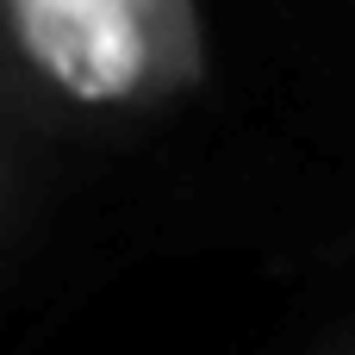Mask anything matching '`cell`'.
Instances as JSON below:
<instances>
[{
	"mask_svg": "<svg viewBox=\"0 0 355 355\" xmlns=\"http://www.w3.org/2000/svg\"><path fill=\"white\" fill-rule=\"evenodd\" d=\"M175 243H355V87L300 0H0L6 293Z\"/></svg>",
	"mask_w": 355,
	"mask_h": 355,
	"instance_id": "cell-1",
	"label": "cell"
},
{
	"mask_svg": "<svg viewBox=\"0 0 355 355\" xmlns=\"http://www.w3.org/2000/svg\"><path fill=\"white\" fill-rule=\"evenodd\" d=\"M343 6H355V0H343Z\"/></svg>",
	"mask_w": 355,
	"mask_h": 355,
	"instance_id": "cell-2",
	"label": "cell"
},
{
	"mask_svg": "<svg viewBox=\"0 0 355 355\" xmlns=\"http://www.w3.org/2000/svg\"><path fill=\"white\" fill-rule=\"evenodd\" d=\"M349 355H355V349H349Z\"/></svg>",
	"mask_w": 355,
	"mask_h": 355,
	"instance_id": "cell-3",
	"label": "cell"
}]
</instances>
